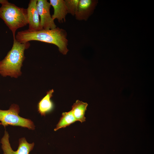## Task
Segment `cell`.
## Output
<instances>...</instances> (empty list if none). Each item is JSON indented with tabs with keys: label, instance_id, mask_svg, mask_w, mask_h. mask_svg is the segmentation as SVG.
Returning <instances> with one entry per match:
<instances>
[{
	"label": "cell",
	"instance_id": "1",
	"mask_svg": "<svg viewBox=\"0 0 154 154\" xmlns=\"http://www.w3.org/2000/svg\"><path fill=\"white\" fill-rule=\"evenodd\" d=\"M67 35L66 31L56 27L52 29H42L38 31H31L28 29L21 31L18 32L15 38L17 41L21 43L37 40L54 44L58 47L60 53L66 55L69 50L67 48L68 40Z\"/></svg>",
	"mask_w": 154,
	"mask_h": 154
},
{
	"label": "cell",
	"instance_id": "2",
	"mask_svg": "<svg viewBox=\"0 0 154 154\" xmlns=\"http://www.w3.org/2000/svg\"><path fill=\"white\" fill-rule=\"evenodd\" d=\"M13 44L11 50L5 58L0 61V74L17 78L22 74L21 68L25 59L24 52L31 45L29 42L21 43L13 38Z\"/></svg>",
	"mask_w": 154,
	"mask_h": 154
},
{
	"label": "cell",
	"instance_id": "3",
	"mask_svg": "<svg viewBox=\"0 0 154 154\" xmlns=\"http://www.w3.org/2000/svg\"><path fill=\"white\" fill-rule=\"evenodd\" d=\"M0 18L12 31L13 38L15 37L17 29L28 24L27 9L9 1L0 7Z\"/></svg>",
	"mask_w": 154,
	"mask_h": 154
},
{
	"label": "cell",
	"instance_id": "4",
	"mask_svg": "<svg viewBox=\"0 0 154 154\" xmlns=\"http://www.w3.org/2000/svg\"><path fill=\"white\" fill-rule=\"evenodd\" d=\"M20 112L19 106L16 104H12L9 109H0V121L1 125L5 127L10 125L26 127L34 130L35 126L33 121L30 119L22 117L19 115Z\"/></svg>",
	"mask_w": 154,
	"mask_h": 154
},
{
	"label": "cell",
	"instance_id": "5",
	"mask_svg": "<svg viewBox=\"0 0 154 154\" xmlns=\"http://www.w3.org/2000/svg\"><path fill=\"white\" fill-rule=\"evenodd\" d=\"M9 135L8 132L5 131L4 136L1 139V148L3 154H29L33 149L34 143H28L25 137L19 139L17 150L14 151L12 149L9 140Z\"/></svg>",
	"mask_w": 154,
	"mask_h": 154
},
{
	"label": "cell",
	"instance_id": "6",
	"mask_svg": "<svg viewBox=\"0 0 154 154\" xmlns=\"http://www.w3.org/2000/svg\"><path fill=\"white\" fill-rule=\"evenodd\" d=\"M51 5L46 0H38L37 8L40 17V24L42 29H55L56 26L50 15Z\"/></svg>",
	"mask_w": 154,
	"mask_h": 154
},
{
	"label": "cell",
	"instance_id": "7",
	"mask_svg": "<svg viewBox=\"0 0 154 154\" xmlns=\"http://www.w3.org/2000/svg\"><path fill=\"white\" fill-rule=\"evenodd\" d=\"M37 0H30L27 9L28 30L31 31H38L42 29L40 26L39 15L37 8Z\"/></svg>",
	"mask_w": 154,
	"mask_h": 154
},
{
	"label": "cell",
	"instance_id": "8",
	"mask_svg": "<svg viewBox=\"0 0 154 154\" xmlns=\"http://www.w3.org/2000/svg\"><path fill=\"white\" fill-rule=\"evenodd\" d=\"M95 2L92 0H80L75 15L76 19L86 21L94 9Z\"/></svg>",
	"mask_w": 154,
	"mask_h": 154
},
{
	"label": "cell",
	"instance_id": "9",
	"mask_svg": "<svg viewBox=\"0 0 154 154\" xmlns=\"http://www.w3.org/2000/svg\"><path fill=\"white\" fill-rule=\"evenodd\" d=\"M50 3L54 9V13L51 16L52 19H57L60 23L65 22L68 13L64 0H50Z\"/></svg>",
	"mask_w": 154,
	"mask_h": 154
},
{
	"label": "cell",
	"instance_id": "10",
	"mask_svg": "<svg viewBox=\"0 0 154 154\" xmlns=\"http://www.w3.org/2000/svg\"><path fill=\"white\" fill-rule=\"evenodd\" d=\"M54 92L53 89L47 92L46 95L38 104V111L42 116H45L46 114L51 111L53 108V104L50 98Z\"/></svg>",
	"mask_w": 154,
	"mask_h": 154
},
{
	"label": "cell",
	"instance_id": "11",
	"mask_svg": "<svg viewBox=\"0 0 154 154\" xmlns=\"http://www.w3.org/2000/svg\"><path fill=\"white\" fill-rule=\"evenodd\" d=\"M88 104L77 100L72 106V113L76 121L81 123L85 121L84 114Z\"/></svg>",
	"mask_w": 154,
	"mask_h": 154
},
{
	"label": "cell",
	"instance_id": "12",
	"mask_svg": "<svg viewBox=\"0 0 154 154\" xmlns=\"http://www.w3.org/2000/svg\"><path fill=\"white\" fill-rule=\"evenodd\" d=\"M76 121L72 111L63 113L62 116L57 124L54 131H56L62 128H65Z\"/></svg>",
	"mask_w": 154,
	"mask_h": 154
},
{
	"label": "cell",
	"instance_id": "13",
	"mask_svg": "<svg viewBox=\"0 0 154 154\" xmlns=\"http://www.w3.org/2000/svg\"><path fill=\"white\" fill-rule=\"evenodd\" d=\"M68 13L72 16L75 15L78 9L80 0H65Z\"/></svg>",
	"mask_w": 154,
	"mask_h": 154
},
{
	"label": "cell",
	"instance_id": "14",
	"mask_svg": "<svg viewBox=\"0 0 154 154\" xmlns=\"http://www.w3.org/2000/svg\"><path fill=\"white\" fill-rule=\"evenodd\" d=\"M8 2V1L7 0H0V4L2 5Z\"/></svg>",
	"mask_w": 154,
	"mask_h": 154
},
{
	"label": "cell",
	"instance_id": "15",
	"mask_svg": "<svg viewBox=\"0 0 154 154\" xmlns=\"http://www.w3.org/2000/svg\"><path fill=\"white\" fill-rule=\"evenodd\" d=\"M0 125H1V123H0Z\"/></svg>",
	"mask_w": 154,
	"mask_h": 154
}]
</instances>
